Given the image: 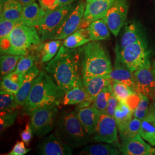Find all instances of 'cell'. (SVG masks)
I'll return each instance as SVG.
<instances>
[{"label":"cell","mask_w":155,"mask_h":155,"mask_svg":"<svg viewBox=\"0 0 155 155\" xmlns=\"http://www.w3.org/2000/svg\"><path fill=\"white\" fill-rule=\"evenodd\" d=\"M45 70L65 93L75 86H83L79 50L61 45L55 56L47 62Z\"/></svg>","instance_id":"6da1fadb"},{"label":"cell","mask_w":155,"mask_h":155,"mask_svg":"<svg viewBox=\"0 0 155 155\" xmlns=\"http://www.w3.org/2000/svg\"><path fill=\"white\" fill-rule=\"evenodd\" d=\"M65 92L54 82L46 71L43 70L33 82L32 89L24 105L23 111L29 115L35 109L44 106L61 104Z\"/></svg>","instance_id":"7a4b0ae2"},{"label":"cell","mask_w":155,"mask_h":155,"mask_svg":"<svg viewBox=\"0 0 155 155\" xmlns=\"http://www.w3.org/2000/svg\"><path fill=\"white\" fill-rule=\"evenodd\" d=\"M41 42L37 28L20 24L6 38L1 39V54L26 55L38 51Z\"/></svg>","instance_id":"3957f363"},{"label":"cell","mask_w":155,"mask_h":155,"mask_svg":"<svg viewBox=\"0 0 155 155\" xmlns=\"http://www.w3.org/2000/svg\"><path fill=\"white\" fill-rule=\"evenodd\" d=\"M83 78L105 76L113 70L107 52L101 43L91 41L78 49Z\"/></svg>","instance_id":"277c9868"},{"label":"cell","mask_w":155,"mask_h":155,"mask_svg":"<svg viewBox=\"0 0 155 155\" xmlns=\"http://www.w3.org/2000/svg\"><path fill=\"white\" fill-rule=\"evenodd\" d=\"M55 132L67 144L72 148H79L93 142L79 121L75 111L61 113L56 122Z\"/></svg>","instance_id":"5b68a950"},{"label":"cell","mask_w":155,"mask_h":155,"mask_svg":"<svg viewBox=\"0 0 155 155\" xmlns=\"http://www.w3.org/2000/svg\"><path fill=\"white\" fill-rule=\"evenodd\" d=\"M116 58L132 71H135L150 61V52L145 39L129 45L116 52Z\"/></svg>","instance_id":"8992f818"},{"label":"cell","mask_w":155,"mask_h":155,"mask_svg":"<svg viewBox=\"0 0 155 155\" xmlns=\"http://www.w3.org/2000/svg\"><path fill=\"white\" fill-rule=\"evenodd\" d=\"M57 107L56 105L44 106L30 113L29 123L36 136L43 137L54 129L58 118Z\"/></svg>","instance_id":"52a82bcc"},{"label":"cell","mask_w":155,"mask_h":155,"mask_svg":"<svg viewBox=\"0 0 155 155\" xmlns=\"http://www.w3.org/2000/svg\"><path fill=\"white\" fill-rule=\"evenodd\" d=\"M85 5L78 3L74 9L63 19L61 24L50 36L49 40H62L82 28Z\"/></svg>","instance_id":"ba28073f"},{"label":"cell","mask_w":155,"mask_h":155,"mask_svg":"<svg viewBox=\"0 0 155 155\" xmlns=\"http://www.w3.org/2000/svg\"><path fill=\"white\" fill-rule=\"evenodd\" d=\"M134 90L149 98H155V60L150 61L133 72Z\"/></svg>","instance_id":"9c48e42d"},{"label":"cell","mask_w":155,"mask_h":155,"mask_svg":"<svg viewBox=\"0 0 155 155\" xmlns=\"http://www.w3.org/2000/svg\"><path fill=\"white\" fill-rule=\"evenodd\" d=\"M76 5L70 4L58 8L46 14L44 19L39 25L38 29L41 41L49 40L50 36L61 24L67 15L72 11Z\"/></svg>","instance_id":"30bf717a"},{"label":"cell","mask_w":155,"mask_h":155,"mask_svg":"<svg viewBox=\"0 0 155 155\" xmlns=\"http://www.w3.org/2000/svg\"><path fill=\"white\" fill-rule=\"evenodd\" d=\"M117 131L115 119L106 113H101L92 140L100 143L113 144L118 148L120 144L118 143Z\"/></svg>","instance_id":"8fae6325"},{"label":"cell","mask_w":155,"mask_h":155,"mask_svg":"<svg viewBox=\"0 0 155 155\" xmlns=\"http://www.w3.org/2000/svg\"><path fill=\"white\" fill-rule=\"evenodd\" d=\"M128 9L127 0H114L103 18L115 36L118 35L125 22Z\"/></svg>","instance_id":"7c38bea8"},{"label":"cell","mask_w":155,"mask_h":155,"mask_svg":"<svg viewBox=\"0 0 155 155\" xmlns=\"http://www.w3.org/2000/svg\"><path fill=\"white\" fill-rule=\"evenodd\" d=\"M39 155H71L73 148L67 144L54 132L40 141L36 147Z\"/></svg>","instance_id":"4fadbf2b"},{"label":"cell","mask_w":155,"mask_h":155,"mask_svg":"<svg viewBox=\"0 0 155 155\" xmlns=\"http://www.w3.org/2000/svg\"><path fill=\"white\" fill-rule=\"evenodd\" d=\"M114 0H93L86 2L82 28H87L94 21L103 18Z\"/></svg>","instance_id":"5bb4252c"},{"label":"cell","mask_w":155,"mask_h":155,"mask_svg":"<svg viewBox=\"0 0 155 155\" xmlns=\"http://www.w3.org/2000/svg\"><path fill=\"white\" fill-rule=\"evenodd\" d=\"M118 149L122 155H155V148L145 143L139 133L133 138L121 142Z\"/></svg>","instance_id":"9a60e30c"},{"label":"cell","mask_w":155,"mask_h":155,"mask_svg":"<svg viewBox=\"0 0 155 155\" xmlns=\"http://www.w3.org/2000/svg\"><path fill=\"white\" fill-rule=\"evenodd\" d=\"M75 112L86 132L92 137L96 130L101 113L91 106L76 109Z\"/></svg>","instance_id":"2e32d148"},{"label":"cell","mask_w":155,"mask_h":155,"mask_svg":"<svg viewBox=\"0 0 155 155\" xmlns=\"http://www.w3.org/2000/svg\"><path fill=\"white\" fill-rule=\"evenodd\" d=\"M145 39L140 25L136 21H130L126 24L120 40L116 48L118 52L141 39Z\"/></svg>","instance_id":"e0dca14e"},{"label":"cell","mask_w":155,"mask_h":155,"mask_svg":"<svg viewBox=\"0 0 155 155\" xmlns=\"http://www.w3.org/2000/svg\"><path fill=\"white\" fill-rule=\"evenodd\" d=\"M105 77L112 82L116 81L125 84L134 90L133 72L117 58L112 71Z\"/></svg>","instance_id":"ac0fdd59"},{"label":"cell","mask_w":155,"mask_h":155,"mask_svg":"<svg viewBox=\"0 0 155 155\" xmlns=\"http://www.w3.org/2000/svg\"><path fill=\"white\" fill-rule=\"evenodd\" d=\"M139 134L144 140L152 146H155V107L150 104L147 115L141 121Z\"/></svg>","instance_id":"d6986e66"},{"label":"cell","mask_w":155,"mask_h":155,"mask_svg":"<svg viewBox=\"0 0 155 155\" xmlns=\"http://www.w3.org/2000/svg\"><path fill=\"white\" fill-rule=\"evenodd\" d=\"M39 74L40 70L36 65H35L25 74L22 85L15 96L17 104L20 106L24 105L32 87L33 82Z\"/></svg>","instance_id":"ffe728a7"},{"label":"cell","mask_w":155,"mask_h":155,"mask_svg":"<svg viewBox=\"0 0 155 155\" xmlns=\"http://www.w3.org/2000/svg\"><path fill=\"white\" fill-rule=\"evenodd\" d=\"M45 12L36 2L22 7L21 21L24 24L37 27L43 21Z\"/></svg>","instance_id":"44dd1931"},{"label":"cell","mask_w":155,"mask_h":155,"mask_svg":"<svg viewBox=\"0 0 155 155\" xmlns=\"http://www.w3.org/2000/svg\"><path fill=\"white\" fill-rule=\"evenodd\" d=\"M22 6L17 0H1V20L21 21Z\"/></svg>","instance_id":"7402d4cb"},{"label":"cell","mask_w":155,"mask_h":155,"mask_svg":"<svg viewBox=\"0 0 155 155\" xmlns=\"http://www.w3.org/2000/svg\"><path fill=\"white\" fill-rule=\"evenodd\" d=\"M82 82L89 98L94 101L100 91L107 84L112 83V81L105 76H95L83 78Z\"/></svg>","instance_id":"603a6c76"},{"label":"cell","mask_w":155,"mask_h":155,"mask_svg":"<svg viewBox=\"0 0 155 155\" xmlns=\"http://www.w3.org/2000/svg\"><path fill=\"white\" fill-rule=\"evenodd\" d=\"M133 116L134 111L130 109L126 102L120 101L114 117L119 133H122L125 130L133 119Z\"/></svg>","instance_id":"cb8c5ba5"},{"label":"cell","mask_w":155,"mask_h":155,"mask_svg":"<svg viewBox=\"0 0 155 155\" xmlns=\"http://www.w3.org/2000/svg\"><path fill=\"white\" fill-rule=\"evenodd\" d=\"M24 75L14 71L2 77L1 81V90L16 96L23 83Z\"/></svg>","instance_id":"d4e9b609"},{"label":"cell","mask_w":155,"mask_h":155,"mask_svg":"<svg viewBox=\"0 0 155 155\" xmlns=\"http://www.w3.org/2000/svg\"><path fill=\"white\" fill-rule=\"evenodd\" d=\"M87 28L91 41L105 40L110 38V31L104 18H100L91 22Z\"/></svg>","instance_id":"484cf974"},{"label":"cell","mask_w":155,"mask_h":155,"mask_svg":"<svg viewBox=\"0 0 155 155\" xmlns=\"http://www.w3.org/2000/svg\"><path fill=\"white\" fill-rule=\"evenodd\" d=\"M91 41L88 29L82 28L65 38L63 44L67 48L74 49L84 45Z\"/></svg>","instance_id":"4316f807"},{"label":"cell","mask_w":155,"mask_h":155,"mask_svg":"<svg viewBox=\"0 0 155 155\" xmlns=\"http://www.w3.org/2000/svg\"><path fill=\"white\" fill-rule=\"evenodd\" d=\"M120 153L116 145L108 143L87 145L81 152V154L88 155H117Z\"/></svg>","instance_id":"83f0119b"},{"label":"cell","mask_w":155,"mask_h":155,"mask_svg":"<svg viewBox=\"0 0 155 155\" xmlns=\"http://www.w3.org/2000/svg\"><path fill=\"white\" fill-rule=\"evenodd\" d=\"M87 98H90L84 87L75 86L67 91L64 94L61 100V104L64 106L77 105Z\"/></svg>","instance_id":"f1b7e54d"},{"label":"cell","mask_w":155,"mask_h":155,"mask_svg":"<svg viewBox=\"0 0 155 155\" xmlns=\"http://www.w3.org/2000/svg\"><path fill=\"white\" fill-rule=\"evenodd\" d=\"M61 44V40H51L41 44L38 50L40 62L44 63L52 60L58 52Z\"/></svg>","instance_id":"f546056e"},{"label":"cell","mask_w":155,"mask_h":155,"mask_svg":"<svg viewBox=\"0 0 155 155\" xmlns=\"http://www.w3.org/2000/svg\"><path fill=\"white\" fill-rule=\"evenodd\" d=\"M20 106L17 104L15 95L3 90L0 92L1 116L11 113L17 110Z\"/></svg>","instance_id":"4dcf8cb0"},{"label":"cell","mask_w":155,"mask_h":155,"mask_svg":"<svg viewBox=\"0 0 155 155\" xmlns=\"http://www.w3.org/2000/svg\"><path fill=\"white\" fill-rule=\"evenodd\" d=\"M22 55H14L4 54L0 58L1 75L5 76L8 74L15 71L17 64Z\"/></svg>","instance_id":"1f68e13d"},{"label":"cell","mask_w":155,"mask_h":155,"mask_svg":"<svg viewBox=\"0 0 155 155\" xmlns=\"http://www.w3.org/2000/svg\"><path fill=\"white\" fill-rule=\"evenodd\" d=\"M112 92V84L110 83L102 89L100 93L96 96L91 106L100 111L101 113H105L108 100Z\"/></svg>","instance_id":"d6a6232c"},{"label":"cell","mask_w":155,"mask_h":155,"mask_svg":"<svg viewBox=\"0 0 155 155\" xmlns=\"http://www.w3.org/2000/svg\"><path fill=\"white\" fill-rule=\"evenodd\" d=\"M111 84L113 91L118 99L125 102H127V99L131 95L137 93L130 86L121 82L113 81Z\"/></svg>","instance_id":"836d02e7"},{"label":"cell","mask_w":155,"mask_h":155,"mask_svg":"<svg viewBox=\"0 0 155 155\" xmlns=\"http://www.w3.org/2000/svg\"><path fill=\"white\" fill-rule=\"evenodd\" d=\"M40 59L39 54H29L26 55H22L18 61L15 71L22 74H25L32 68L35 64V62Z\"/></svg>","instance_id":"e575fe53"},{"label":"cell","mask_w":155,"mask_h":155,"mask_svg":"<svg viewBox=\"0 0 155 155\" xmlns=\"http://www.w3.org/2000/svg\"><path fill=\"white\" fill-rule=\"evenodd\" d=\"M141 120L134 117L129 124L127 128L122 133H120L121 142L132 139L139 133Z\"/></svg>","instance_id":"d590c367"},{"label":"cell","mask_w":155,"mask_h":155,"mask_svg":"<svg viewBox=\"0 0 155 155\" xmlns=\"http://www.w3.org/2000/svg\"><path fill=\"white\" fill-rule=\"evenodd\" d=\"M140 101L134 111V117L143 120L148 113L150 109V100L148 97L144 94L139 93Z\"/></svg>","instance_id":"8d00e7d4"},{"label":"cell","mask_w":155,"mask_h":155,"mask_svg":"<svg viewBox=\"0 0 155 155\" xmlns=\"http://www.w3.org/2000/svg\"><path fill=\"white\" fill-rule=\"evenodd\" d=\"M23 24L21 21L9 20H1L0 21V40L6 38L17 25Z\"/></svg>","instance_id":"74e56055"},{"label":"cell","mask_w":155,"mask_h":155,"mask_svg":"<svg viewBox=\"0 0 155 155\" xmlns=\"http://www.w3.org/2000/svg\"><path fill=\"white\" fill-rule=\"evenodd\" d=\"M18 114V110L15 111L11 113L6 114L0 117V130L2 132L6 129L11 127L14 124Z\"/></svg>","instance_id":"f35d334b"},{"label":"cell","mask_w":155,"mask_h":155,"mask_svg":"<svg viewBox=\"0 0 155 155\" xmlns=\"http://www.w3.org/2000/svg\"><path fill=\"white\" fill-rule=\"evenodd\" d=\"M119 101H120V100L118 99L116 95L113 91L111 93L109 100H108V104H107V109L106 110V113H107L110 116L114 118L117 107L118 105Z\"/></svg>","instance_id":"ab89813d"},{"label":"cell","mask_w":155,"mask_h":155,"mask_svg":"<svg viewBox=\"0 0 155 155\" xmlns=\"http://www.w3.org/2000/svg\"><path fill=\"white\" fill-rule=\"evenodd\" d=\"M40 6L47 14L58 8H61L58 0H39Z\"/></svg>","instance_id":"60d3db41"},{"label":"cell","mask_w":155,"mask_h":155,"mask_svg":"<svg viewBox=\"0 0 155 155\" xmlns=\"http://www.w3.org/2000/svg\"><path fill=\"white\" fill-rule=\"evenodd\" d=\"M31 150L25 146V143L22 141H17L14 145L11 151L8 154L9 155H24L27 154Z\"/></svg>","instance_id":"b9f144b4"},{"label":"cell","mask_w":155,"mask_h":155,"mask_svg":"<svg viewBox=\"0 0 155 155\" xmlns=\"http://www.w3.org/2000/svg\"><path fill=\"white\" fill-rule=\"evenodd\" d=\"M33 133V130L31 127L30 123H28L26 125L25 129L21 132L20 136L22 141L25 144H28L32 140Z\"/></svg>","instance_id":"7bdbcfd3"},{"label":"cell","mask_w":155,"mask_h":155,"mask_svg":"<svg viewBox=\"0 0 155 155\" xmlns=\"http://www.w3.org/2000/svg\"><path fill=\"white\" fill-rule=\"evenodd\" d=\"M20 4L22 5V7L29 5L35 2L36 0H17Z\"/></svg>","instance_id":"ee69618b"},{"label":"cell","mask_w":155,"mask_h":155,"mask_svg":"<svg viewBox=\"0 0 155 155\" xmlns=\"http://www.w3.org/2000/svg\"><path fill=\"white\" fill-rule=\"evenodd\" d=\"M58 1L59 3V6L61 8L68 4H72L74 1V0H58Z\"/></svg>","instance_id":"f6af8a7d"},{"label":"cell","mask_w":155,"mask_h":155,"mask_svg":"<svg viewBox=\"0 0 155 155\" xmlns=\"http://www.w3.org/2000/svg\"><path fill=\"white\" fill-rule=\"evenodd\" d=\"M153 100V105H154L155 107V98H154Z\"/></svg>","instance_id":"bcb514c9"},{"label":"cell","mask_w":155,"mask_h":155,"mask_svg":"<svg viewBox=\"0 0 155 155\" xmlns=\"http://www.w3.org/2000/svg\"><path fill=\"white\" fill-rule=\"evenodd\" d=\"M93 1V0H86V2H90V1Z\"/></svg>","instance_id":"7dc6e473"}]
</instances>
